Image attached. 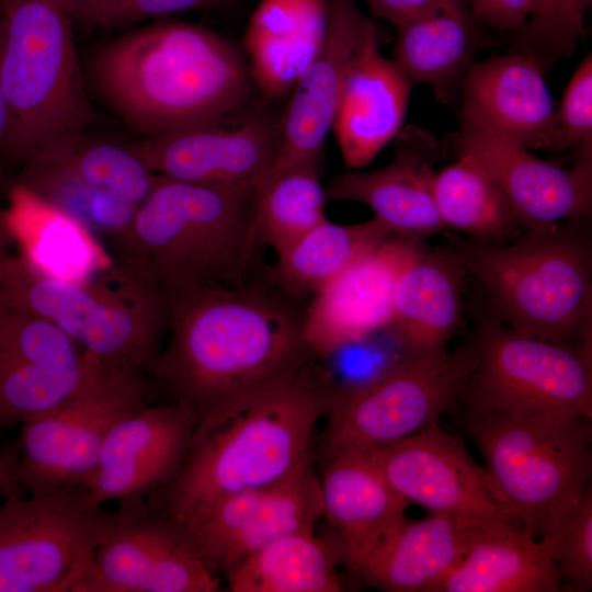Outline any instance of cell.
I'll list each match as a JSON object with an SVG mask.
<instances>
[{"label": "cell", "mask_w": 592, "mask_h": 592, "mask_svg": "<svg viewBox=\"0 0 592 592\" xmlns=\"http://www.w3.org/2000/svg\"><path fill=\"white\" fill-rule=\"evenodd\" d=\"M294 300L248 281L169 297V338L151 375L192 410L196 428L220 421L307 367L312 355Z\"/></svg>", "instance_id": "cell-1"}, {"label": "cell", "mask_w": 592, "mask_h": 592, "mask_svg": "<svg viewBox=\"0 0 592 592\" xmlns=\"http://www.w3.org/2000/svg\"><path fill=\"white\" fill-rule=\"evenodd\" d=\"M93 79L104 102L145 138L214 123L246 106L254 84L238 48L183 22L113 41L96 55Z\"/></svg>", "instance_id": "cell-2"}, {"label": "cell", "mask_w": 592, "mask_h": 592, "mask_svg": "<svg viewBox=\"0 0 592 592\" xmlns=\"http://www.w3.org/2000/svg\"><path fill=\"white\" fill-rule=\"evenodd\" d=\"M254 184L193 183L158 175L110 251L167 299L244 283L259 246Z\"/></svg>", "instance_id": "cell-3"}, {"label": "cell", "mask_w": 592, "mask_h": 592, "mask_svg": "<svg viewBox=\"0 0 592 592\" xmlns=\"http://www.w3.org/2000/svg\"><path fill=\"white\" fill-rule=\"evenodd\" d=\"M333 389L308 367L220 421L196 428L174 478L147 499L181 521L228 496L277 483L312 460Z\"/></svg>", "instance_id": "cell-4"}, {"label": "cell", "mask_w": 592, "mask_h": 592, "mask_svg": "<svg viewBox=\"0 0 592 592\" xmlns=\"http://www.w3.org/2000/svg\"><path fill=\"white\" fill-rule=\"evenodd\" d=\"M485 309L516 333L592 356V241L588 221L523 231L501 244L445 234Z\"/></svg>", "instance_id": "cell-5"}, {"label": "cell", "mask_w": 592, "mask_h": 592, "mask_svg": "<svg viewBox=\"0 0 592 592\" xmlns=\"http://www.w3.org/2000/svg\"><path fill=\"white\" fill-rule=\"evenodd\" d=\"M71 22L62 0H0V77L9 107L0 162L15 172L98 119Z\"/></svg>", "instance_id": "cell-6"}, {"label": "cell", "mask_w": 592, "mask_h": 592, "mask_svg": "<svg viewBox=\"0 0 592 592\" xmlns=\"http://www.w3.org/2000/svg\"><path fill=\"white\" fill-rule=\"evenodd\" d=\"M0 297L47 320L102 362L143 375L151 374L167 331V298L116 259L73 283L46 276L5 251Z\"/></svg>", "instance_id": "cell-7"}, {"label": "cell", "mask_w": 592, "mask_h": 592, "mask_svg": "<svg viewBox=\"0 0 592 592\" xmlns=\"http://www.w3.org/2000/svg\"><path fill=\"white\" fill-rule=\"evenodd\" d=\"M147 403L143 374L88 353L77 387L0 447V498L82 486L111 429Z\"/></svg>", "instance_id": "cell-8"}, {"label": "cell", "mask_w": 592, "mask_h": 592, "mask_svg": "<svg viewBox=\"0 0 592 592\" xmlns=\"http://www.w3.org/2000/svg\"><path fill=\"white\" fill-rule=\"evenodd\" d=\"M467 425L485 457L493 493L537 539L590 485L591 419L468 410Z\"/></svg>", "instance_id": "cell-9"}, {"label": "cell", "mask_w": 592, "mask_h": 592, "mask_svg": "<svg viewBox=\"0 0 592 592\" xmlns=\"http://www.w3.org/2000/svg\"><path fill=\"white\" fill-rule=\"evenodd\" d=\"M468 340L453 351L403 355L374 376L333 389L326 413L328 458L412 435L448 411L474 365Z\"/></svg>", "instance_id": "cell-10"}, {"label": "cell", "mask_w": 592, "mask_h": 592, "mask_svg": "<svg viewBox=\"0 0 592 592\" xmlns=\"http://www.w3.org/2000/svg\"><path fill=\"white\" fill-rule=\"evenodd\" d=\"M113 517L83 486L0 504V592H82Z\"/></svg>", "instance_id": "cell-11"}, {"label": "cell", "mask_w": 592, "mask_h": 592, "mask_svg": "<svg viewBox=\"0 0 592 592\" xmlns=\"http://www.w3.org/2000/svg\"><path fill=\"white\" fill-rule=\"evenodd\" d=\"M474 365L458 398L469 411L592 419V356L514 332L486 310L469 339Z\"/></svg>", "instance_id": "cell-12"}, {"label": "cell", "mask_w": 592, "mask_h": 592, "mask_svg": "<svg viewBox=\"0 0 592 592\" xmlns=\"http://www.w3.org/2000/svg\"><path fill=\"white\" fill-rule=\"evenodd\" d=\"M82 592H214L217 572L183 526L147 497L117 501Z\"/></svg>", "instance_id": "cell-13"}, {"label": "cell", "mask_w": 592, "mask_h": 592, "mask_svg": "<svg viewBox=\"0 0 592 592\" xmlns=\"http://www.w3.org/2000/svg\"><path fill=\"white\" fill-rule=\"evenodd\" d=\"M322 517L312 460L291 477L235 493L178 521L214 571L225 574L274 540L312 532Z\"/></svg>", "instance_id": "cell-14"}, {"label": "cell", "mask_w": 592, "mask_h": 592, "mask_svg": "<svg viewBox=\"0 0 592 592\" xmlns=\"http://www.w3.org/2000/svg\"><path fill=\"white\" fill-rule=\"evenodd\" d=\"M366 452L403 498L431 513L473 524L514 520L493 493L486 470L437 422Z\"/></svg>", "instance_id": "cell-15"}, {"label": "cell", "mask_w": 592, "mask_h": 592, "mask_svg": "<svg viewBox=\"0 0 592 592\" xmlns=\"http://www.w3.org/2000/svg\"><path fill=\"white\" fill-rule=\"evenodd\" d=\"M425 246L420 238L392 234L319 288L303 320L311 355L328 357L388 328L398 281Z\"/></svg>", "instance_id": "cell-16"}, {"label": "cell", "mask_w": 592, "mask_h": 592, "mask_svg": "<svg viewBox=\"0 0 592 592\" xmlns=\"http://www.w3.org/2000/svg\"><path fill=\"white\" fill-rule=\"evenodd\" d=\"M244 110L133 144L157 175L193 183L258 185L274 164L281 118Z\"/></svg>", "instance_id": "cell-17"}, {"label": "cell", "mask_w": 592, "mask_h": 592, "mask_svg": "<svg viewBox=\"0 0 592 592\" xmlns=\"http://www.w3.org/2000/svg\"><path fill=\"white\" fill-rule=\"evenodd\" d=\"M458 155L477 159L493 175L525 230L566 221H588L592 210V144L577 163L562 168L543 160L521 141L462 123Z\"/></svg>", "instance_id": "cell-18"}, {"label": "cell", "mask_w": 592, "mask_h": 592, "mask_svg": "<svg viewBox=\"0 0 592 592\" xmlns=\"http://www.w3.org/2000/svg\"><path fill=\"white\" fill-rule=\"evenodd\" d=\"M325 43L304 71L281 118L280 144L270 171L297 166L321 169L326 139L332 128L348 72L368 42L376 24L355 0H328Z\"/></svg>", "instance_id": "cell-19"}, {"label": "cell", "mask_w": 592, "mask_h": 592, "mask_svg": "<svg viewBox=\"0 0 592 592\" xmlns=\"http://www.w3.org/2000/svg\"><path fill=\"white\" fill-rule=\"evenodd\" d=\"M195 429L196 418L182 402L145 405L111 429L82 486L103 504L151 494L178 474Z\"/></svg>", "instance_id": "cell-20"}, {"label": "cell", "mask_w": 592, "mask_h": 592, "mask_svg": "<svg viewBox=\"0 0 592 592\" xmlns=\"http://www.w3.org/2000/svg\"><path fill=\"white\" fill-rule=\"evenodd\" d=\"M396 136L395 155L386 167L332 179L326 187L327 198L366 205L394 234L420 239L440 234L446 227L433 193L439 143L415 126L400 129Z\"/></svg>", "instance_id": "cell-21"}, {"label": "cell", "mask_w": 592, "mask_h": 592, "mask_svg": "<svg viewBox=\"0 0 592 592\" xmlns=\"http://www.w3.org/2000/svg\"><path fill=\"white\" fill-rule=\"evenodd\" d=\"M320 480L322 515L343 565L356 576L377 543L406 519L410 502L386 479L366 451L328 458Z\"/></svg>", "instance_id": "cell-22"}, {"label": "cell", "mask_w": 592, "mask_h": 592, "mask_svg": "<svg viewBox=\"0 0 592 592\" xmlns=\"http://www.w3.org/2000/svg\"><path fill=\"white\" fill-rule=\"evenodd\" d=\"M556 122L542 67L526 55L492 57L470 66L464 81L462 123L547 148Z\"/></svg>", "instance_id": "cell-23"}, {"label": "cell", "mask_w": 592, "mask_h": 592, "mask_svg": "<svg viewBox=\"0 0 592 592\" xmlns=\"http://www.w3.org/2000/svg\"><path fill=\"white\" fill-rule=\"evenodd\" d=\"M410 91L411 79L373 37L348 72L332 123L346 168L365 167L399 133Z\"/></svg>", "instance_id": "cell-24"}, {"label": "cell", "mask_w": 592, "mask_h": 592, "mask_svg": "<svg viewBox=\"0 0 592 592\" xmlns=\"http://www.w3.org/2000/svg\"><path fill=\"white\" fill-rule=\"evenodd\" d=\"M477 525L442 513L405 519L377 543L357 576L386 592H434L466 556Z\"/></svg>", "instance_id": "cell-25"}, {"label": "cell", "mask_w": 592, "mask_h": 592, "mask_svg": "<svg viewBox=\"0 0 592 592\" xmlns=\"http://www.w3.org/2000/svg\"><path fill=\"white\" fill-rule=\"evenodd\" d=\"M467 271L449 244L428 246L401 274L389 329L403 355L446 350L463 325V294Z\"/></svg>", "instance_id": "cell-26"}, {"label": "cell", "mask_w": 592, "mask_h": 592, "mask_svg": "<svg viewBox=\"0 0 592 592\" xmlns=\"http://www.w3.org/2000/svg\"><path fill=\"white\" fill-rule=\"evenodd\" d=\"M329 22L328 0H261L243 36L253 82L269 98L292 91L319 54Z\"/></svg>", "instance_id": "cell-27"}, {"label": "cell", "mask_w": 592, "mask_h": 592, "mask_svg": "<svg viewBox=\"0 0 592 592\" xmlns=\"http://www.w3.org/2000/svg\"><path fill=\"white\" fill-rule=\"evenodd\" d=\"M4 212L18 254L46 276L83 283L115 259L102 239L23 186L12 184Z\"/></svg>", "instance_id": "cell-28"}, {"label": "cell", "mask_w": 592, "mask_h": 592, "mask_svg": "<svg viewBox=\"0 0 592 592\" xmlns=\"http://www.w3.org/2000/svg\"><path fill=\"white\" fill-rule=\"evenodd\" d=\"M562 581L546 545L511 519L477 525L466 556L434 592H556Z\"/></svg>", "instance_id": "cell-29"}, {"label": "cell", "mask_w": 592, "mask_h": 592, "mask_svg": "<svg viewBox=\"0 0 592 592\" xmlns=\"http://www.w3.org/2000/svg\"><path fill=\"white\" fill-rule=\"evenodd\" d=\"M343 565L333 537L301 532L284 536L237 563L227 573L232 592H339Z\"/></svg>", "instance_id": "cell-30"}, {"label": "cell", "mask_w": 592, "mask_h": 592, "mask_svg": "<svg viewBox=\"0 0 592 592\" xmlns=\"http://www.w3.org/2000/svg\"><path fill=\"white\" fill-rule=\"evenodd\" d=\"M397 30L394 61L411 80L447 99L474 52V23L463 1L445 0Z\"/></svg>", "instance_id": "cell-31"}, {"label": "cell", "mask_w": 592, "mask_h": 592, "mask_svg": "<svg viewBox=\"0 0 592 592\" xmlns=\"http://www.w3.org/2000/svg\"><path fill=\"white\" fill-rule=\"evenodd\" d=\"M23 167L64 175L136 206L149 195L158 179L134 144L94 137L87 130L55 141Z\"/></svg>", "instance_id": "cell-32"}, {"label": "cell", "mask_w": 592, "mask_h": 592, "mask_svg": "<svg viewBox=\"0 0 592 592\" xmlns=\"http://www.w3.org/2000/svg\"><path fill=\"white\" fill-rule=\"evenodd\" d=\"M392 234L375 216L363 223L348 225L327 218L277 255L270 271L271 281L294 298L314 295Z\"/></svg>", "instance_id": "cell-33"}, {"label": "cell", "mask_w": 592, "mask_h": 592, "mask_svg": "<svg viewBox=\"0 0 592 592\" xmlns=\"http://www.w3.org/2000/svg\"><path fill=\"white\" fill-rule=\"evenodd\" d=\"M433 193L446 229L493 243L516 239L522 228L504 192L477 159L458 155V160L435 173Z\"/></svg>", "instance_id": "cell-34"}, {"label": "cell", "mask_w": 592, "mask_h": 592, "mask_svg": "<svg viewBox=\"0 0 592 592\" xmlns=\"http://www.w3.org/2000/svg\"><path fill=\"white\" fill-rule=\"evenodd\" d=\"M320 169L297 166L270 171L255 186L254 220L259 244L276 255L327 219Z\"/></svg>", "instance_id": "cell-35"}, {"label": "cell", "mask_w": 592, "mask_h": 592, "mask_svg": "<svg viewBox=\"0 0 592 592\" xmlns=\"http://www.w3.org/2000/svg\"><path fill=\"white\" fill-rule=\"evenodd\" d=\"M13 184L61 209L100 239H111L132 223L138 206L109 192L49 171L23 167Z\"/></svg>", "instance_id": "cell-36"}, {"label": "cell", "mask_w": 592, "mask_h": 592, "mask_svg": "<svg viewBox=\"0 0 592 592\" xmlns=\"http://www.w3.org/2000/svg\"><path fill=\"white\" fill-rule=\"evenodd\" d=\"M559 569L562 580L577 591L592 588V488L556 514L539 538Z\"/></svg>", "instance_id": "cell-37"}, {"label": "cell", "mask_w": 592, "mask_h": 592, "mask_svg": "<svg viewBox=\"0 0 592 592\" xmlns=\"http://www.w3.org/2000/svg\"><path fill=\"white\" fill-rule=\"evenodd\" d=\"M592 0H555L550 9L519 30L520 54L542 69L569 55L583 34V16Z\"/></svg>", "instance_id": "cell-38"}, {"label": "cell", "mask_w": 592, "mask_h": 592, "mask_svg": "<svg viewBox=\"0 0 592 592\" xmlns=\"http://www.w3.org/2000/svg\"><path fill=\"white\" fill-rule=\"evenodd\" d=\"M592 144V56L579 65L556 112L549 150Z\"/></svg>", "instance_id": "cell-39"}, {"label": "cell", "mask_w": 592, "mask_h": 592, "mask_svg": "<svg viewBox=\"0 0 592 592\" xmlns=\"http://www.w3.org/2000/svg\"><path fill=\"white\" fill-rule=\"evenodd\" d=\"M231 1L234 0H123L115 26L151 16L218 7Z\"/></svg>", "instance_id": "cell-40"}, {"label": "cell", "mask_w": 592, "mask_h": 592, "mask_svg": "<svg viewBox=\"0 0 592 592\" xmlns=\"http://www.w3.org/2000/svg\"><path fill=\"white\" fill-rule=\"evenodd\" d=\"M470 1L474 15L499 30L519 31L531 13V0Z\"/></svg>", "instance_id": "cell-41"}, {"label": "cell", "mask_w": 592, "mask_h": 592, "mask_svg": "<svg viewBox=\"0 0 592 592\" xmlns=\"http://www.w3.org/2000/svg\"><path fill=\"white\" fill-rule=\"evenodd\" d=\"M72 21L103 27L115 26L123 0H62Z\"/></svg>", "instance_id": "cell-42"}, {"label": "cell", "mask_w": 592, "mask_h": 592, "mask_svg": "<svg viewBox=\"0 0 592 592\" xmlns=\"http://www.w3.org/2000/svg\"><path fill=\"white\" fill-rule=\"evenodd\" d=\"M445 0H368L373 13L396 27Z\"/></svg>", "instance_id": "cell-43"}, {"label": "cell", "mask_w": 592, "mask_h": 592, "mask_svg": "<svg viewBox=\"0 0 592 592\" xmlns=\"http://www.w3.org/2000/svg\"><path fill=\"white\" fill-rule=\"evenodd\" d=\"M9 126V107L0 77V149L4 141Z\"/></svg>", "instance_id": "cell-44"}, {"label": "cell", "mask_w": 592, "mask_h": 592, "mask_svg": "<svg viewBox=\"0 0 592 592\" xmlns=\"http://www.w3.org/2000/svg\"><path fill=\"white\" fill-rule=\"evenodd\" d=\"M555 0H531V13L532 19L543 16L553 5Z\"/></svg>", "instance_id": "cell-45"}, {"label": "cell", "mask_w": 592, "mask_h": 592, "mask_svg": "<svg viewBox=\"0 0 592 592\" xmlns=\"http://www.w3.org/2000/svg\"><path fill=\"white\" fill-rule=\"evenodd\" d=\"M11 242L7 223L4 208L0 206V253L5 252L8 244Z\"/></svg>", "instance_id": "cell-46"}]
</instances>
